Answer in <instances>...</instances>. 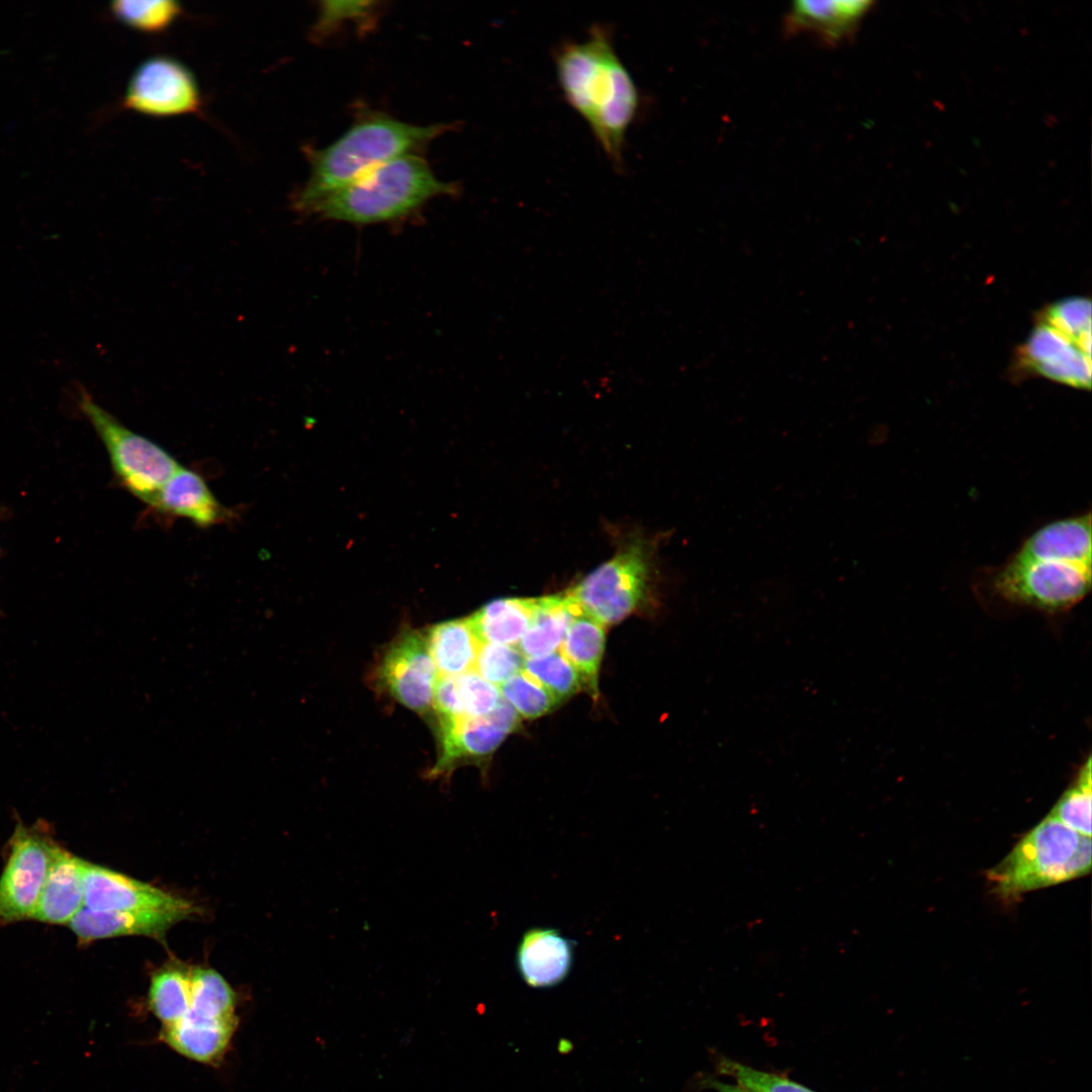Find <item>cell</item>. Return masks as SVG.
I'll use <instances>...</instances> for the list:
<instances>
[{
	"mask_svg": "<svg viewBox=\"0 0 1092 1092\" xmlns=\"http://www.w3.org/2000/svg\"><path fill=\"white\" fill-rule=\"evenodd\" d=\"M554 64L566 102L586 122L609 160L621 168L640 95L616 52L612 31L606 24L593 25L583 40L563 42Z\"/></svg>",
	"mask_w": 1092,
	"mask_h": 1092,
	"instance_id": "cell-1",
	"label": "cell"
},
{
	"mask_svg": "<svg viewBox=\"0 0 1092 1092\" xmlns=\"http://www.w3.org/2000/svg\"><path fill=\"white\" fill-rule=\"evenodd\" d=\"M1091 514L1051 522L1032 533L999 570L996 592L1048 612L1068 610L1091 588Z\"/></svg>",
	"mask_w": 1092,
	"mask_h": 1092,
	"instance_id": "cell-2",
	"label": "cell"
},
{
	"mask_svg": "<svg viewBox=\"0 0 1092 1092\" xmlns=\"http://www.w3.org/2000/svg\"><path fill=\"white\" fill-rule=\"evenodd\" d=\"M445 130V124L416 125L380 113L358 119L334 143L308 153L309 177L295 195L294 207L301 212L375 167L415 154Z\"/></svg>",
	"mask_w": 1092,
	"mask_h": 1092,
	"instance_id": "cell-3",
	"label": "cell"
},
{
	"mask_svg": "<svg viewBox=\"0 0 1092 1092\" xmlns=\"http://www.w3.org/2000/svg\"><path fill=\"white\" fill-rule=\"evenodd\" d=\"M454 190L423 158L412 154L375 167L301 212L357 224L384 222L403 218L428 200Z\"/></svg>",
	"mask_w": 1092,
	"mask_h": 1092,
	"instance_id": "cell-4",
	"label": "cell"
},
{
	"mask_svg": "<svg viewBox=\"0 0 1092 1092\" xmlns=\"http://www.w3.org/2000/svg\"><path fill=\"white\" fill-rule=\"evenodd\" d=\"M1091 837L1048 815L987 872L991 890L1003 900L1067 882L1090 872Z\"/></svg>",
	"mask_w": 1092,
	"mask_h": 1092,
	"instance_id": "cell-5",
	"label": "cell"
},
{
	"mask_svg": "<svg viewBox=\"0 0 1092 1092\" xmlns=\"http://www.w3.org/2000/svg\"><path fill=\"white\" fill-rule=\"evenodd\" d=\"M1022 363L1072 387L1091 386V304L1083 297L1055 302L1021 350Z\"/></svg>",
	"mask_w": 1092,
	"mask_h": 1092,
	"instance_id": "cell-6",
	"label": "cell"
},
{
	"mask_svg": "<svg viewBox=\"0 0 1092 1092\" xmlns=\"http://www.w3.org/2000/svg\"><path fill=\"white\" fill-rule=\"evenodd\" d=\"M78 406L106 450L114 480L151 508L181 464L158 443L124 426L87 392H80Z\"/></svg>",
	"mask_w": 1092,
	"mask_h": 1092,
	"instance_id": "cell-7",
	"label": "cell"
},
{
	"mask_svg": "<svg viewBox=\"0 0 1092 1092\" xmlns=\"http://www.w3.org/2000/svg\"><path fill=\"white\" fill-rule=\"evenodd\" d=\"M650 559L641 544H632L585 576L568 592L580 610L604 626L632 614L644 600Z\"/></svg>",
	"mask_w": 1092,
	"mask_h": 1092,
	"instance_id": "cell-8",
	"label": "cell"
},
{
	"mask_svg": "<svg viewBox=\"0 0 1092 1092\" xmlns=\"http://www.w3.org/2000/svg\"><path fill=\"white\" fill-rule=\"evenodd\" d=\"M50 833L41 820L31 826L16 824L0 877V921L32 918L60 848Z\"/></svg>",
	"mask_w": 1092,
	"mask_h": 1092,
	"instance_id": "cell-9",
	"label": "cell"
},
{
	"mask_svg": "<svg viewBox=\"0 0 1092 1092\" xmlns=\"http://www.w3.org/2000/svg\"><path fill=\"white\" fill-rule=\"evenodd\" d=\"M122 107L153 117L195 114L202 94L193 72L178 59L157 55L145 59L132 72Z\"/></svg>",
	"mask_w": 1092,
	"mask_h": 1092,
	"instance_id": "cell-10",
	"label": "cell"
},
{
	"mask_svg": "<svg viewBox=\"0 0 1092 1092\" xmlns=\"http://www.w3.org/2000/svg\"><path fill=\"white\" fill-rule=\"evenodd\" d=\"M376 674L380 687L399 704L428 713L438 677L426 632L401 631L381 656Z\"/></svg>",
	"mask_w": 1092,
	"mask_h": 1092,
	"instance_id": "cell-11",
	"label": "cell"
},
{
	"mask_svg": "<svg viewBox=\"0 0 1092 1092\" xmlns=\"http://www.w3.org/2000/svg\"><path fill=\"white\" fill-rule=\"evenodd\" d=\"M519 715L503 698L496 708L480 717L438 722L439 754L429 778L448 776L465 760L492 753L519 723Z\"/></svg>",
	"mask_w": 1092,
	"mask_h": 1092,
	"instance_id": "cell-12",
	"label": "cell"
},
{
	"mask_svg": "<svg viewBox=\"0 0 1092 1092\" xmlns=\"http://www.w3.org/2000/svg\"><path fill=\"white\" fill-rule=\"evenodd\" d=\"M84 907L96 911L182 910L195 907L152 885L85 861L83 874Z\"/></svg>",
	"mask_w": 1092,
	"mask_h": 1092,
	"instance_id": "cell-13",
	"label": "cell"
},
{
	"mask_svg": "<svg viewBox=\"0 0 1092 1092\" xmlns=\"http://www.w3.org/2000/svg\"><path fill=\"white\" fill-rule=\"evenodd\" d=\"M150 509L163 517L184 519L200 528L225 524L235 517L234 512L217 499L200 473L182 465L163 485Z\"/></svg>",
	"mask_w": 1092,
	"mask_h": 1092,
	"instance_id": "cell-14",
	"label": "cell"
},
{
	"mask_svg": "<svg viewBox=\"0 0 1092 1092\" xmlns=\"http://www.w3.org/2000/svg\"><path fill=\"white\" fill-rule=\"evenodd\" d=\"M871 5L860 0L796 1L785 16L784 31L791 36L808 34L836 47L854 34Z\"/></svg>",
	"mask_w": 1092,
	"mask_h": 1092,
	"instance_id": "cell-15",
	"label": "cell"
},
{
	"mask_svg": "<svg viewBox=\"0 0 1092 1092\" xmlns=\"http://www.w3.org/2000/svg\"><path fill=\"white\" fill-rule=\"evenodd\" d=\"M190 914L182 910L96 911L83 907L69 925L83 943L120 935L160 937Z\"/></svg>",
	"mask_w": 1092,
	"mask_h": 1092,
	"instance_id": "cell-16",
	"label": "cell"
},
{
	"mask_svg": "<svg viewBox=\"0 0 1092 1092\" xmlns=\"http://www.w3.org/2000/svg\"><path fill=\"white\" fill-rule=\"evenodd\" d=\"M573 962V942L553 928L535 927L522 936L516 963L522 979L535 988L559 984Z\"/></svg>",
	"mask_w": 1092,
	"mask_h": 1092,
	"instance_id": "cell-17",
	"label": "cell"
},
{
	"mask_svg": "<svg viewBox=\"0 0 1092 1092\" xmlns=\"http://www.w3.org/2000/svg\"><path fill=\"white\" fill-rule=\"evenodd\" d=\"M85 860L60 847L55 855L32 918L66 924L84 907Z\"/></svg>",
	"mask_w": 1092,
	"mask_h": 1092,
	"instance_id": "cell-18",
	"label": "cell"
},
{
	"mask_svg": "<svg viewBox=\"0 0 1092 1092\" xmlns=\"http://www.w3.org/2000/svg\"><path fill=\"white\" fill-rule=\"evenodd\" d=\"M238 1026V1017L207 1019L187 1013L178 1022L162 1027L160 1038L180 1055L207 1065H218Z\"/></svg>",
	"mask_w": 1092,
	"mask_h": 1092,
	"instance_id": "cell-19",
	"label": "cell"
},
{
	"mask_svg": "<svg viewBox=\"0 0 1092 1092\" xmlns=\"http://www.w3.org/2000/svg\"><path fill=\"white\" fill-rule=\"evenodd\" d=\"M580 611L568 593L536 599L531 623L517 647L525 658L557 651L572 618Z\"/></svg>",
	"mask_w": 1092,
	"mask_h": 1092,
	"instance_id": "cell-20",
	"label": "cell"
},
{
	"mask_svg": "<svg viewBox=\"0 0 1092 1092\" xmlns=\"http://www.w3.org/2000/svg\"><path fill=\"white\" fill-rule=\"evenodd\" d=\"M536 599H498L489 602L468 623L480 643L518 645L529 628Z\"/></svg>",
	"mask_w": 1092,
	"mask_h": 1092,
	"instance_id": "cell-21",
	"label": "cell"
},
{
	"mask_svg": "<svg viewBox=\"0 0 1092 1092\" xmlns=\"http://www.w3.org/2000/svg\"><path fill=\"white\" fill-rule=\"evenodd\" d=\"M426 634L431 656L441 675L456 676L474 669L481 643L467 618L434 625Z\"/></svg>",
	"mask_w": 1092,
	"mask_h": 1092,
	"instance_id": "cell-22",
	"label": "cell"
},
{
	"mask_svg": "<svg viewBox=\"0 0 1092 1092\" xmlns=\"http://www.w3.org/2000/svg\"><path fill=\"white\" fill-rule=\"evenodd\" d=\"M606 643L605 626L578 612L571 620L560 652L579 673L583 688L598 696V677Z\"/></svg>",
	"mask_w": 1092,
	"mask_h": 1092,
	"instance_id": "cell-23",
	"label": "cell"
},
{
	"mask_svg": "<svg viewBox=\"0 0 1092 1092\" xmlns=\"http://www.w3.org/2000/svg\"><path fill=\"white\" fill-rule=\"evenodd\" d=\"M149 1005L162 1027L181 1020L191 1006V971L169 966L155 973L149 990Z\"/></svg>",
	"mask_w": 1092,
	"mask_h": 1092,
	"instance_id": "cell-24",
	"label": "cell"
},
{
	"mask_svg": "<svg viewBox=\"0 0 1092 1092\" xmlns=\"http://www.w3.org/2000/svg\"><path fill=\"white\" fill-rule=\"evenodd\" d=\"M189 1014L207 1019L236 1018V994L221 975L212 969L191 971Z\"/></svg>",
	"mask_w": 1092,
	"mask_h": 1092,
	"instance_id": "cell-25",
	"label": "cell"
},
{
	"mask_svg": "<svg viewBox=\"0 0 1092 1092\" xmlns=\"http://www.w3.org/2000/svg\"><path fill=\"white\" fill-rule=\"evenodd\" d=\"M111 15L139 32L156 34L168 30L183 14L175 0H117L110 3Z\"/></svg>",
	"mask_w": 1092,
	"mask_h": 1092,
	"instance_id": "cell-26",
	"label": "cell"
},
{
	"mask_svg": "<svg viewBox=\"0 0 1092 1092\" xmlns=\"http://www.w3.org/2000/svg\"><path fill=\"white\" fill-rule=\"evenodd\" d=\"M523 670L560 702L583 688L579 673L560 651L525 658Z\"/></svg>",
	"mask_w": 1092,
	"mask_h": 1092,
	"instance_id": "cell-27",
	"label": "cell"
},
{
	"mask_svg": "<svg viewBox=\"0 0 1092 1092\" xmlns=\"http://www.w3.org/2000/svg\"><path fill=\"white\" fill-rule=\"evenodd\" d=\"M1091 759L1080 768L1074 784L1063 794L1050 816L1091 837Z\"/></svg>",
	"mask_w": 1092,
	"mask_h": 1092,
	"instance_id": "cell-28",
	"label": "cell"
},
{
	"mask_svg": "<svg viewBox=\"0 0 1092 1092\" xmlns=\"http://www.w3.org/2000/svg\"><path fill=\"white\" fill-rule=\"evenodd\" d=\"M503 698L523 718H538L561 702L540 682L522 670L500 687Z\"/></svg>",
	"mask_w": 1092,
	"mask_h": 1092,
	"instance_id": "cell-29",
	"label": "cell"
},
{
	"mask_svg": "<svg viewBox=\"0 0 1092 1092\" xmlns=\"http://www.w3.org/2000/svg\"><path fill=\"white\" fill-rule=\"evenodd\" d=\"M716 1071L749 1092H816L781 1075L756 1070L727 1057L717 1059Z\"/></svg>",
	"mask_w": 1092,
	"mask_h": 1092,
	"instance_id": "cell-30",
	"label": "cell"
},
{
	"mask_svg": "<svg viewBox=\"0 0 1092 1092\" xmlns=\"http://www.w3.org/2000/svg\"><path fill=\"white\" fill-rule=\"evenodd\" d=\"M525 657L516 645L481 643L474 670L500 687L523 670Z\"/></svg>",
	"mask_w": 1092,
	"mask_h": 1092,
	"instance_id": "cell-31",
	"label": "cell"
},
{
	"mask_svg": "<svg viewBox=\"0 0 1092 1092\" xmlns=\"http://www.w3.org/2000/svg\"><path fill=\"white\" fill-rule=\"evenodd\" d=\"M455 679L465 717L484 716L503 700L500 691L474 669L456 675Z\"/></svg>",
	"mask_w": 1092,
	"mask_h": 1092,
	"instance_id": "cell-32",
	"label": "cell"
},
{
	"mask_svg": "<svg viewBox=\"0 0 1092 1092\" xmlns=\"http://www.w3.org/2000/svg\"><path fill=\"white\" fill-rule=\"evenodd\" d=\"M372 1H323L314 25L316 34L331 32L346 20H359L374 9Z\"/></svg>",
	"mask_w": 1092,
	"mask_h": 1092,
	"instance_id": "cell-33",
	"label": "cell"
},
{
	"mask_svg": "<svg viewBox=\"0 0 1092 1092\" xmlns=\"http://www.w3.org/2000/svg\"><path fill=\"white\" fill-rule=\"evenodd\" d=\"M433 708L438 722L465 717L455 676L441 675L437 678L433 696Z\"/></svg>",
	"mask_w": 1092,
	"mask_h": 1092,
	"instance_id": "cell-34",
	"label": "cell"
},
{
	"mask_svg": "<svg viewBox=\"0 0 1092 1092\" xmlns=\"http://www.w3.org/2000/svg\"><path fill=\"white\" fill-rule=\"evenodd\" d=\"M700 1084L704 1088L711 1089L715 1092H749L736 1083H727L716 1076H704L702 1077Z\"/></svg>",
	"mask_w": 1092,
	"mask_h": 1092,
	"instance_id": "cell-35",
	"label": "cell"
},
{
	"mask_svg": "<svg viewBox=\"0 0 1092 1092\" xmlns=\"http://www.w3.org/2000/svg\"><path fill=\"white\" fill-rule=\"evenodd\" d=\"M1 616H2V612H1V610H0V617H1Z\"/></svg>",
	"mask_w": 1092,
	"mask_h": 1092,
	"instance_id": "cell-36",
	"label": "cell"
},
{
	"mask_svg": "<svg viewBox=\"0 0 1092 1092\" xmlns=\"http://www.w3.org/2000/svg\"><path fill=\"white\" fill-rule=\"evenodd\" d=\"M0 518H1V512H0ZM0 552H1V551H0Z\"/></svg>",
	"mask_w": 1092,
	"mask_h": 1092,
	"instance_id": "cell-37",
	"label": "cell"
}]
</instances>
